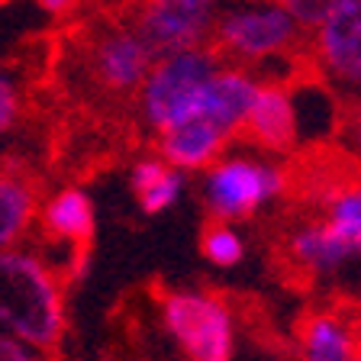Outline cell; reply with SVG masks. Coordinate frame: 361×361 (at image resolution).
Here are the masks:
<instances>
[{"label": "cell", "mask_w": 361, "mask_h": 361, "mask_svg": "<svg viewBox=\"0 0 361 361\" xmlns=\"http://www.w3.org/2000/svg\"><path fill=\"white\" fill-rule=\"evenodd\" d=\"M65 323V287L52 264L30 248H0V332L36 352H55Z\"/></svg>", "instance_id": "obj_1"}, {"label": "cell", "mask_w": 361, "mask_h": 361, "mask_svg": "<svg viewBox=\"0 0 361 361\" xmlns=\"http://www.w3.org/2000/svg\"><path fill=\"white\" fill-rule=\"evenodd\" d=\"M219 68V52L197 45L184 52H171L152 61L145 81L139 84V116L152 133H165L180 120L194 116L200 106V94Z\"/></svg>", "instance_id": "obj_2"}, {"label": "cell", "mask_w": 361, "mask_h": 361, "mask_svg": "<svg viewBox=\"0 0 361 361\" xmlns=\"http://www.w3.org/2000/svg\"><path fill=\"white\" fill-rule=\"evenodd\" d=\"M200 190L213 219L242 223V219H252L271 200H278L287 190V178L268 158L223 152L210 168H203Z\"/></svg>", "instance_id": "obj_3"}, {"label": "cell", "mask_w": 361, "mask_h": 361, "mask_svg": "<svg viewBox=\"0 0 361 361\" xmlns=\"http://www.w3.org/2000/svg\"><path fill=\"white\" fill-rule=\"evenodd\" d=\"M303 26L278 0H248L223 10L213 26L216 52L235 59V65L281 59L297 45Z\"/></svg>", "instance_id": "obj_4"}, {"label": "cell", "mask_w": 361, "mask_h": 361, "mask_svg": "<svg viewBox=\"0 0 361 361\" xmlns=\"http://www.w3.org/2000/svg\"><path fill=\"white\" fill-rule=\"evenodd\" d=\"M161 323L190 361H233L235 319L223 297L207 290H168Z\"/></svg>", "instance_id": "obj_5"}, {"label": "cell", "mask_w": 361, "mask_h": 361, "mask_svg": "<svg viewBox=\"0 0 361 361\" xmlns=\"http://www.w3.org/2000/svg\"><path fill=\"white\" fill-rule=\"evenodd\" d=\"M219 0H142L133 16V30L145 39L155 59L197 49L213 39Z\"/></svg>", "instance_id": "obj_6"}, {"label": "cell", "mask_w": 361, "mask_h": 361, "mask_svg": "<svg viewBox=\"0 0 361 361\" xmlns=\"http://www.w3.org/2000/svg\"><path fill=\"white\" fill-rule=\"evenodd\" d=\"M313 30L319 71L336 87L361 94V0H336Z\"/></svg>", "instance_id": "obj_7"}, {"label": "cell", "mask_w": 361, "mask_h": 361, "mask_svg": "<svg viewBox=\"0 0 361 361\" xmlns=\"http://www.w3.org/2000/svg\"><path fill=\"white\" fill-rule=\"evenodd\" d=\"M152 61H155V52L133 26L106 30L90 49V71L110 94H135L149 75Z\"/></svg>", "instance_id": "obj_8"}, {"label": "cell", "mask_w": 361, "mask_h": 361, "mask_svg": "<svg viewBox=\"0 0 361 361\" xmlns=\"http://www.w3.org/2000/svg\"><path fill=\"white\" fill-rule=\"evenodd\" d=\"M258 87H262V78L255 71H248L245 65H223L219 61V68L203 87L200 106H197L194 116H203L226 139H233L235 133L245 129L248 110H252Z\"/></svg>", "instance_id": "obj_9"}, {"label": "cell", "mask_w": 361, "mask_h": 361, "mask_svg": "<svg viewBox=\"0 0 361 361\" xmlns=\"http://www.w3.org/2000/svg\"><path fill=\"white\" fill-rule=\"evenodd\" d=\"M248 139L264 152H287L297 135H300V120H297V104L293 94L281 84H264L258 87L252 110L245 120Z\"/></svg>", "instance_id": "obj_10"}, {"label": "cell", "mask_w": 361, "mask_h": 361, "mask_svg": "<svg viewBox=\"0 0 361 361\" xmlns=\"http://www.w3.org/2000/svg\"><path fill=\"white\" fill-rule=\"evenodd\" d=\"M226 139L219 129H213L203 116H188L178 126L158 133V155L178 171H203L226 152Z\"/></svg>", "instance_id": "obj_11"}, {"label": "cell", "mask_w": 361, "mask_h": 361, "mask_svg": "<svg viewBox=\"0 0 361 361\" xmlns=\"http://www.w3.org/2000/svg\"><path fill=\"white\" fill-rule=\"evenodd\" d=\"M358 352L361 345L348 316L332 313V310L307 316L300 329V345H297L300 361H355Z\"/></svg>", "instance_id": "obj_12"}, {"label": "cell", "mask_w": 361, "mask_h": 361, "mask_svg": "<svg viewBox=\"0 0 361 361\" xmlns=\"http://www.w3.org/2000/svg\"><path fill=\"white\" fill-rule=\"evenodd\" d=\"M293 264L307 268L310 274H338L348 262H355L345 242L332 233V226L326 219H313V223L297 226L287 239Z\"/></svg>", "instance_id": "obj_13"}, {"label": "cell", "mask_w": 361, "mask_h": 361, "mask_svg": "<svg viewBox=\"0 0 361 361\" xmlns=\"http://www.w3.org/2000/svg\"><path fill=\"white\" fill-rule=\"evenodd\" d=\"M36 219L52 239L81 245L94 233V203L81 188H65L39 207Z\"/></svg>", "instance_id": "obj_14"}, {"label": "cell", "mask_w": 361, "mask_h": 361, "mask_svg": "<svg viewBox=\"0 0 361 361\" xmlns=\"http://www.w3.org/2000/svg\"><path fill=\"white\" fill-rule=\"evenodd\" d=\"M129 184L135 190V200L149 216L168 213L174 203L180 200L184 190V171H178L174 165H168L165 158H139L129 171Z\"/></svg>", "instance_id": "obj_15"}, {"label": "cell", "mask_w": 361, "mask_h": 361, "mask_svg": "<svg viewBox=\"0 0 361 361\" xmlns=\"http://www.w3.org/2000/svg\"><path fill=\"white\" fill-rule=\"evenodd\" d=\"M36 213L39 200L30 180L13 171H0V248L20 245L36 223Z\"/></svg>", "instance_id": "obj_16"}, {"label": "cell", "mask_w": 361, "mask_h": 361, "mask_svg": "<svg viewBox=\"0 0 361 361\" xmlns=\"http://www.w3.org/2000/svg\"><path fill=\"white\" fill-rule=\"evenodd\" d=\"M326 223L332 233L345 242L352 258H361V184L338 188L326 203Z\"/></svg>", "instance_id": "obj_17"}, {"label": "cell", "mask_w": 361, "mask_h": 361, "mask_svg": "<svg viewBox=\"0 0 361 361\" xmlns=\"http://www.w3.org/2000/svg\"><path fill=\"white\" fill-rule=\"evenodd\" d=\"M200 252L216 268H235L245 262V235L229 219H213L200 235Z\"/></svg>", "instance_id": "obj_18"}, {"label": "cell", "mask_w": 361, "mask_h": 361, "mask_svg": "<svg viewBox=\"0 0 361 361\" xmlns=\"http://www.w3.org/2000/svg\"><path fill=\"white\" fill-rule=\"evenodd\" d=\"M20 120V90L7 71H0V133Z\"/></svg>", "instance_id": "obj_19"}, {"label": "cell", "mask_w": 361, "mask_h": 361, "mask_svg": "<svg viewBox=\"0 0 361 361\" xmlns=\"http://www.w3.org/2000/svg\"><path fill=\"white\" fill-rule=\"evenodd\" d=\"M332 4H336V0H293L287 10H290V13L297 16V23L307 30V26H316V23L329 13Z\"/></svg>", "instance_id": "obj_20"}, {"label": "cell", "mask_w": 361, "mask_h": 361, "mask_svg": "<svg viewBox=\"0 0 361 361\" xmlns=\"http://www.w3.org/2000/svg\"><path fill=\"white\" fill-rule=\"evenodd\" d=\"M0 361H39V352L20 338L0 332Z\"/></svg>", "instance_id": "obj_21"}, {"label": "cell", "mask_w": 361, "mask_h": 361, "mask_svg": "<svg viewBox=\"0 0 361 361\" xmlns=\"http://www.w3.org/2000/svg\"><path fill=\"white\" fill-rule=\"evenodd\" d=\"M39 4H42L45 13H65V10H71L75 0H39Z\"/></svg>", "instance_id": "obj_22"}, {"label": "cell", "mask_w": 361, "mask_h": 361, "mask_svg": "<svg viewBox=\"0 0 361 361\" xmlns=\"http://www.w3.org/2000/svg\"><path fill=\"white\" fill-rule=\"evenodd\" d=\"M355 149L361 152V106H358V116H355Z\"/></svg>", "instance_id": "obj_23"}, {"label": "cell", "mask_w": 361, "mask_h": 361, "mask_svg": "<svg viewBox=\"0 0 361 361\" xmlns=\"http://www.w3.org/2000/svg\"><path fill=\"white\" fill-rule=\"evenodd\" d=\"M355 336H358V345H361V313H358V319H355Z\"/></svg>", "instance_id": "obj_24"}, {"label": "cell", "mask_w": 361, "mask_h": 361, "mask_svg": "<svg viewBox=\"0 0 361 361\" xmlns=\"http://www.w3.org/2000/svg\"><path fill=\"white\" fill-rule=\"evenodd\" d=\"M355 361H361V352H358V355H355Z\"/></svg>", "instance_id": "obj_25"}, {"label": "cell", "mask_w": 361, "mask_h": 361, "mask_svg": "<svg viewBox=\"0 0 361 361\" xmlns=\"http://www.w3.org/2000/svg\"><path fill=\"white\" fill-rule=\"evenodd\" d=\"M100 361H110V358H100Z\"/></svg>", "instance_id": "obj_26"}]
</instances>
